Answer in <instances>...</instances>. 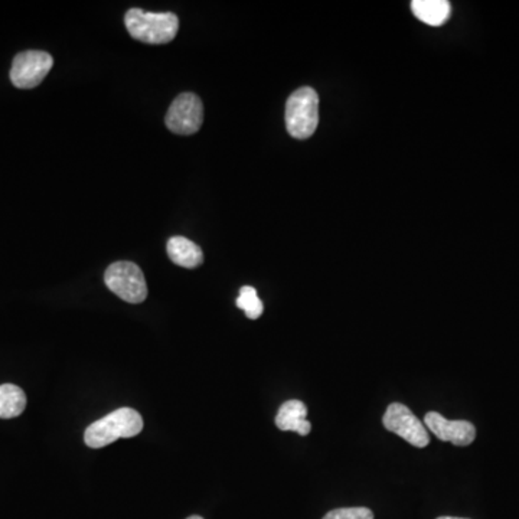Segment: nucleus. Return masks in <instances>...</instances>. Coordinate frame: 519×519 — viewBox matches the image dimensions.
Here are the masks:
<instances>
[{
    "label": "nucleus",
    "instance_id": "15",
    "mask_svg": "<svg viewBox=\"0 0 519 519\" xmlns=\"http://www.w3.org/2000/svg\"><path fill=\"white\" fill-rule=\"evenodd\" d=\"M437 519H467V518H457V516H440Z\"/></svg>",
    "mask_w": 519,
    "mask_h": 519
},
{
    "label": "nucleus",
    "instance_id": "13",
    "mask_svg": "<svg viewBox=\"0 0 519 519\" xmlns=\"http://www.w3.org/2000/svg\"><path fill=\"white\" fill-rule=\"evenodd\" d=\"M237 306L241 310L246 311L249 319H259L260 316L263 315V301L260 300L256 289L251 288V286L241 288L239 296L237 298Z\"/></svg>",
    "mask_w": 519,
    "mask_h": 519
},
{
    "label": "nucleus",
    "instance_id": "2",
    "mask_svg": "<svg viewBox=\"0 0 519 519\" xmlns=\"http://www.w3.org/2000/svg\"><path fill=\"white\" fill-rule=\"evenodd\" d=\"M125 25L128 34L136 41L160 46L175 39L179 29V19L170 12L153 14L142 9H130L126 14Z\"/></svg>",
    "mask_w": 519,
    "mask_h": 519
},
{
    "label": "nucleus",
    "instance_id": "16",
    "mask_svg": "<svg viewBox=\"0 0 519 519\" xmlns=\"http://www.w3.org/2000/svg\"><path fill=\"white\" fill-rule=\"evenodd\" d=\"M188 519H204V518H201V516L194 515V516H189V518Z\"/></svg>",
    "mask_w": 519,
    "mask_h": 519
},
{
    "label": "nucleus",
    "instance_id": "7",
    "mask_svg": "<svg viewBox=\"0 0 519 519\" xmlns=\"http://www.w3.org/2000/svg\"><path fill=\"white\" fill-rule=\"evenodd\" d=\"M165 121L172 133L194 135L204 123V104L201 98L192 93L180 94L170 104Z\"/></svg>",
    "mask_w": 519,
    "mask_h": 519
},
{
    "label": "nucleus",
    "instance_id": "3",
    "mask_svg": "<svg viewBox=\"0 0 519 519\" xmlns=\"http://www.w3.org/2000/svg\"><path fill=\"white\" fill-rule=\"evenodd\" d=\"M319 125V96L310 86L294 91L286 103V128L294 138L313 136Z\"/></svg>",
    "mask_w": 519,
    "mask_h": 519
},
{
    "label": "nucleus",
    "instance_id": "9",
    "mask_svg": "<svg viewBox=\"0 0 519 519\" xmlns=\"http://www.w3.org/2000/svg\"><path fill=\"white\" fill-rule=\"evenodd\" d=\"M308 407L300 400H289L281 404L277 412L276 426L283 432H296L300 436H308L311 430L308 419Z\"/></svg>",
    "mask_w": 519,
    "mask_h": 519
},
{
    "label": "nucleus",
    "instance_id": "8",
    "mask_svg": "<svg viewBox=\"0 0 519 519\" xmlns=\"http://www.w3.org/2000/svg\"><path fill=\"white\" fill-rule=\"evenodd\" d=\"M424 424L437 439L454 446H469L476 439V429L466 420H447L439 412H430L424 417Z\"/></svg>",
    "mask_w": 519,
    "mask_h": 519
},
{
    "label": "nucleus",
    "instance_id": "1",
    "mask_svg": "<svg viewBox=\"0 0 519 519\" xmlns=\"http://www.w3.org/2000/svg\"><path fill=\"white\" fill-rule=\"evenodd\" d=\"M142 430V415L136 410L125 407L91 422L84 432V442L91 449H101L116 440L137 436Z\"/></svg>",
    "mask_w": 519,
    "mask_h": 519
},
{
    "label": "nucleus",
    "instance_id": "14",
    "mask_svg": "<svg viewBox=\"0 0 519 519\" xmlns=\"http://www.w3.org/2000/svg\"><path fill=\"white\" fill-rule=\"evenodd\" d=\"M323 519H374V514L368 508H340L326 514Z\"/></svg>",
    "mask_w": 519,
    "mask_h": 519
},
{
    "label": "nucleus",
    "instance_id": "5",
    "mask_svg": "<svg viewBox=\"0 0 519 519\" xmlns=\"http://www.w3.org/2000/svg\"><path fill=\"white\" fill-rule=\"evenodd\" d=\"M54 66V58L48 52L25 51L14 58L11 81L16 88L31 90L46 80Z\"/></svg>",
    "mask_w": 519,
    "mask_h": 519
},
{
    "label": "nucleus",
    "instance_id": "6",
    "mask_svg": "<svg viewBox=\"0 0 519 519\" xmlns=\"http://www.w3.org/2000/svg\"><path fill=\"white\" fill-rule=\"evenodd\" d=\"M382 424L388 432H394L397 436L409 442L412 446L426 447L430 443V436L427 434L424 422H420L412 410L402 402H392L388 405L387 412L382 417Z\"/></svg>",
    "mask_w": 519,
    "mask_h": 519
},
{
    "label": "nucleus",
    "instance_id": "4",
    "mask_svg": "<svg viewBox=\"0 0 519 519\" xmlns=\"http://www.w3.org/2000/svg\"><path fill=\"white\" fill-rule=\"evenodd\" d=\"M104 281L116 296L127 303H142L148 298V284L140 267L132 261L111 264L104 274Z\"/></svg>",
    "mask_w": 519,
    "mask_h": 519
},
{
    "label": "nucleus",
    "instance_id": "12",
    "mask_svg": "<svg viewBox=\"0 0 519 519\" xmlns=\"http://www.w3.org/2000/svg\"><path fill=\"white\" fill-rule=\"evenodd\" d=\"M26 407V395L14 384L0 385V419H15Z\"/></svg>",
    "mask_w": 519,
    "mask_h": 519
},
{
    "label": "nucleus",
    "instance_id": "11",
    "mask_svg": "<svg viewBox=\"0 0 519 519\" xmlns=\"http://www.w3.org/2000/svg\"><path fill=\"white\" fill-rule=\"evenodd\" d=\"M412 11L419 21L430 26H442L452 14V6L447 0H414Z\"/></svg>",
    "mask_w": 519,
    "mask_h": 519
},
{
    "label": "nucleus",
    "instance_id": "10",
    "mask_svg": "<svg viewBox=\"0 0 519 519\" xmlns=\"http://www.w3.org/2000/svg\"><path fill=\"white\" fill-rule=\"evenodd\" d=\"M168 256L172 263L185 269H195L204 263L201 247L185 237H172L168 241Z\"/></svg>",
    "mask_w": 519,
    "mask_h": 519
}]
</instances>
